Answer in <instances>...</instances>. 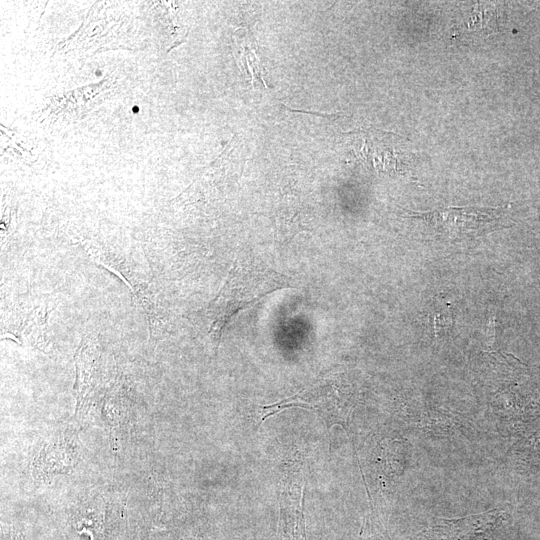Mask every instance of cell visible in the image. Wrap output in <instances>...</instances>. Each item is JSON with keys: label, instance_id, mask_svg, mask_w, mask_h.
<instances>
[{"label": "cell", "instance_id": "2", "mask_svg": "<svg viewBox=\"0 0 540 540\" xmlns=\"http://www.w3.org/2000/svg\"><path fill=\"white\" fill-rule=\"evenodd\" d=\"M501 212L486 207H447L426 212H409L424 222L438 236L452 241H466L496 228Z\"/></svg>", "mask_w": 540, "mask_h": 540}, {"label": "cell", "instance_id": "3", "mask_svg": "<svg viewBox=\"0 0 540 540\" xmlns=\"http://www.w3.org/2000/svg\"><path fill=\"white\" fill-rule=\"evenodd\" d=\"M87 253L105 268L120 276L130 287L135 297L139 300L149 321L151 334L157 330L159 321L155 296L150 289L147 280L135 270H129L130 265L120 262L119 256L112 251L97 246L96 244L83 243Z\"/></svg>", "mask_w": 540, "mask_h": 540}, {"label": "cell", "instance_id": "1", "mask_svg": "<svg viewBox=\"0 0 540 540\" xmlns=\"http://www.w3.org/2000/svg\"><path fill=\"white\" fill-rule=\"evenodd\" d=\"M287 287H291L287 276L261 263L235 262L205 310L214 349L217 350L223 331L235 314L271 292Z\"/></svg>", "mask_w": 540, "mask_h": 540}, {"label": "cell", "instance_id": "4", "mask_svg": "<svg viewBox=\"0 0 540 540\" xmlns=\"http://www.w3.org/2000/svg\"><path fill=\"white\" fill-rule=\"evenodd\" d=\"M293 480L284 482L281 493V519L286 540H305L304 517H303V485L302 474Z\"/></svg>", "mask_w": 540, "mask_h": 540}]
</instances>
